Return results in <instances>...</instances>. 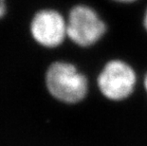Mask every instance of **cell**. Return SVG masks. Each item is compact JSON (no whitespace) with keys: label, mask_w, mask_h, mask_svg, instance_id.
I'll return each mask as SVG.
<instances>
[{"label":"cell","mask_w":147,"mask_h":146,"mask_svg":"<svg viewBox=\"0 0 147 146\" xmlns=\"http://www.w3.org/2000/svg\"><path fill=\"white\" fill-rule=\"evenodd\" d=\"M6 11V5H5V0H0V18H1L5 13Z\"/></svg>","instance_id":"5"},{"label":"cell","mask_w":147,"mask_h":146,"mask_svg":"<svg viewBox=\"0 0 147 146\" xmlns=\"http://www.w3.org/2000/svg\"><path fill=\"white\" fill-rule=\"evenodd\" d=\"M115 1L123 2V3H129V2H134V1H136V0H115Z\"/></svg>","instance_id":"6"},{"label":"cell","mask_w":147,"mask_h":146,"mask_svg":"<svg viewBox=\"0 0 147 146\" xmlns=\"http://www.w3.org/2000/svg\"><path fill=\"white\" fill-rule=\"evenodd\" d=\"M30 33L39 45L55 48L61 45L67 36V21L56 11H40L32 20Z\"/></svg>","instance_id":"4"},{"label":"cell","mask_w":147,"mask_h":146,"mask_svg":"<svg viewBox=\"0 0 147 146\" xmlns=\"http://www.w3.org/2000/svg\"><path fill=\"white\" fill-rule=\"evenodd\" d=\"M46 86L49 94L65 104H77L87 94L86 77L67 62H54L46 73Z\"/></svg>","instance_id":"1"},{"label":"cell","mask_w":147,"mask_h":146,"mask_svg":"<svg viewBox=\"0 0 147 146\" xmlns=\"http://www.w3.org/2000/svg\"><path fill=\"white\" fill-rule=\"evenodd\" d=\"M144 87H145V90H146V92H147V74H146V76H145V78H144Z\"/></svg>","instance_id":"8"},{"label":"cell","mask_w":147,"mask_h":146,"mask_svg":"<svg viewBox=\"0 0 147 146\" xmlns=\"http://www.w3.org/2000/svg\"><path fill=\"white\" fill-rule=\"evenodd\" d=\"M143 23H144V27L147 30V11L145 12V16H144V21H143Z\"/></svg>","instance_id":"7"},{"label":"cell","mask_w":147,"mask_h":146,"mask_svg":"<svg viewBox=\"0 0 147 146\" xmlns=\"http://www.w3.org/2000/svg\"><path fill=\"white\" fill-rule=\"evenodd\" d=\"M67 36L80 46H89L104 35L106 26L93 9L78 5L70 11L67 21Z\"/></svg>","instance_id":"3"},{"label":"cell","mask_w":147,"mask_h":146,"mask_svg":"<svg viewBox=\"0 0 147 146\" xmlns=\"http://www.w3.org/2000/svg\"><path fill=\"white\" fill-rule=\"evenodd\" d=\"M137 82L135 71L121 60L109 61L98 76L100 91L106 99L121 101L132 94Z\"/></svg>","instance_id":"2"}]
</instances>
